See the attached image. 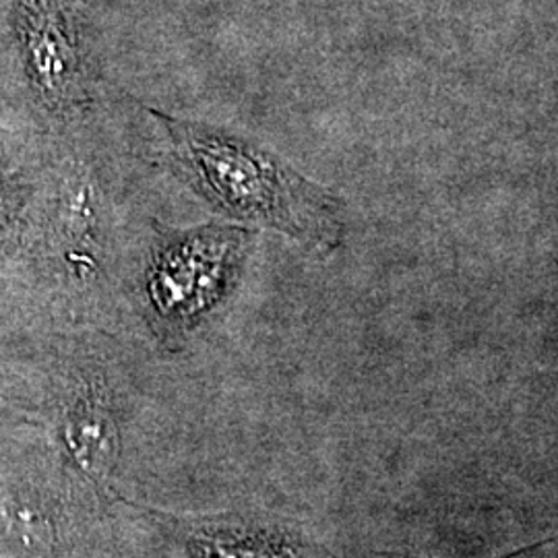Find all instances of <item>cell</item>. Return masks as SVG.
Listing matches in <instances>:
<instances>
[{
	"label": "cell",
	"mask_w": 558,
	"mask_h": 558,
	"mask_svg": "<svg viewBox=\"0 0 558 558\" xmlns=\"http://www.w3.org/2000/svg\"><path fill=\"white\" fill-rule=\"evenodd\" d=\"M180 160L232 216L278 228L313 251H333L343 234L338 199L283 161L220 133L179 126Z\"/></svg>",
	"instance_id": "6da1fadb"
},
{
	"label": "cell",
	"mask_w": 558,
	"mask_h": 558,
	"mask_svg": "<svg viewBox=\"0 0 558 558\" xmlns=\"http://www.w3.org/2000/svg\"><path fill=\"white\" fill-rule=\"evenodd\" d=\"M240 246L239 232L209 230L166 248L151 279V294L161 313L179 319L199 315L218 299Z\"/></svg>",
	"instance_id": "7a4b0ae2"
},
{
	"label": "cell",
	"mask_w": 558,
	"mask_h": 558,
	"mask_svg": "<svg viewBox=\"0 0 558 558\" xmlns=\"http://www.w3.org/2000/svg\"><path fill=\"white\" fill-rule=\"evenodd\" d=\"M25 40L38 85L52 100H66L77 81L80 60L57 0H29L25 9Z\"/></svg>",
	"instance_id": "3957f363"
},
{
	"label": "cell",
	"mask_w": 558,
	"mask_h": 558,
	"mask_svg": "<svg viewBox=\"0 0 558 558\" xmlns=\"http://www.w3.org/2000/svg\"><path fill=\"white\" fill-rule=\"evenodd\" d=\"M64 440L81 468L104 474L119 458V428L100 399H85L64 426Z\"/></svg>",
	"instance_id": "277c9868"
},
{
	"label": "cell",
	"mask_w": 558,
	"mask_h": 558,
	"mask_svg": "<svg viewBox=\"0 0 558 558\" xmlns=\"http://www.w3.org/2000/svg\"><path fill=\"white\" fill-rule=\"evenodd\" d=\"M0 518L7 534L27 555H44L52 546V521L46 509L34 499L9 497L2 500Z\"/></svg>",
	"instance_id": "5b68a950"
},
{
	"label": "cell",
	"mask_w": 558,
	"mask_h": 558,
	"mask_svg": "<svg viewBox=\"0 0 558 558\" xmlns=\"http://www.w3.org/2000/svg\"><path fill=\"white\" fill-rule=\"evenodd\" d=\"M546 542H548V539H546ZM546 542H539V544H536V546H530V548H523V550H519V553H515V555H509V557H500V558H513V557H518V555H523V553H527V550H536V548H538V546H544V544H546Z\"/></svg>",
	"instance_id": "8992f818"
}]
</instances>
